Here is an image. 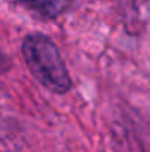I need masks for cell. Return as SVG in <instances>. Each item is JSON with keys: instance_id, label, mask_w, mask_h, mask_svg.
<instances>
[{"instance_id": "1", "label": "cell", "mask_w": 150, "mask_h": 152, "mask_svg": "<svg viewBox=\"0 0 150 152\" xmlns=\"http://www.w3.org/2000/svg\"><path fill=\"white\" fill-rule=\"evenodd\" d=\"M22 58L36 80L53 93H66L71 75L56 45L44 34H30L22 42Z\"/></svg>"}, {"instance_id": "2", "label": "cell", "mask_w": 150, "mask_h": 152, "mask_svg": "<svg viewBox=\"0 0 150 152\" xmlns=\"http://www.w3.org/2000/svg\"><path fill=\"white\" fill-rule=\"evenodd\" d=\"M25 7L34 10L44 18H57L71 4V0H16Z\"/></svg>"}, {"instance_id": "3", "label": "cell", "mask_w": 150, "mask_h": 152, "mask_svg": "<svg viewBox=\"0 0 150 152\" xmlns=\"http://www.w3.org/2000/svg\"><path fill=\"white\" fill-rule=\"evenodd\" d=\"M7 66H9V62H7L6 56L0 52V74H3V72L7 69Z\"/></svg>"}]
</instances>
